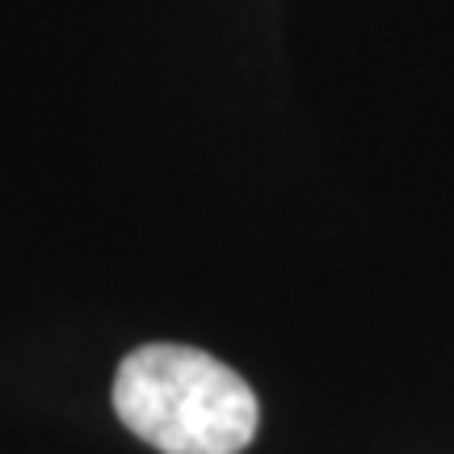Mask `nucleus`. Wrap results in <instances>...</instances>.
I'll use <instances>...</instances> for the list:
<instances>
[{"label":"nucleus","mask_w":454,"mask_h":454,"mask_svg":"<svg viewBox=\"0 0 454 454\" xmlns=\"http://www.w3.org/2000/svg\"><path fill=\"white\" fill-rule=\"evenodd\" d=\"M114 412L160 454H240L261 404L227 362L194 345H139L114 374Z\"/></svg>","instance_id":"f257e3e1"}]
</instances>
